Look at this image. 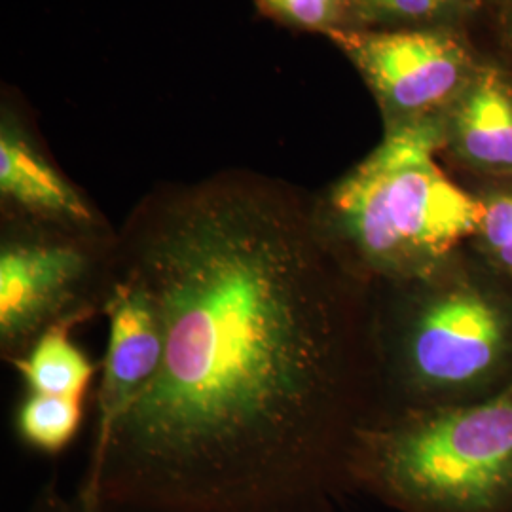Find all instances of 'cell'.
<instances>
[{"label":"cell","instance_id":"cell-15","mask_svg":"<svg viewBox=\"0 0 512 512\" xmlns=\"http://www.w3.org/2000/svg\"><path fill=\"white\" fill-rule=\"evenodd\" d=\"M25 512H141L129 511L122 507H112L103 501L92 499L86 494H82L78 488L74 492H65L57 478H50L46 484L40 486L33 501Z\"/></svg>","mask_w":512,"mask_h":512},{"label":"cell","instance_id":"cell-1","mask_svg":"<svg viewBox=\"0 0 512 512\" xmlns=\"http://www.w3.org/2000/svg\"><path fill=\"white\" fill-rule=\"evenodd\" d=\"M164 359L78 490L141 512H334L380 416L372 289L311 200L253 175L165 190L118 234Z\"/></svg>","mask_w":512,"mask_h":512},{"label":"cell","instance_id":"cell-8","mask_svg":"<svg viewBox=\"0 0 512 512\" xmlns=\"http://www.w3.org/2000/svg\"><path fill=\"white\" fill-rule=\"evenodd\" d=\"M439 154L461 183L512 179V74L488 57L440 116Z\"/></svg>","mask_w":512,"mask_h":512},{"label":"cell","instance_id":"cell-3","mask_svg":"<svg viewBox=\"0 0 512 512\" xmlns=\"http://www.w3.org/2000/svg\"><path fill=\"white\" fill-rule=\"evenodd\" d=\"M439 152L440 118L385 131L365 160L311 200L319 236L366 287L425 272L475 236L480 203Z\"/></svg>","mask_w":512,"mask_h":512},{"label":"cell","instance_id":"cell-14","mask_svg":"<svg viewBox=\"0 0 512 512\" xmlns=\"http://www.w3.org/2000/svg\"><path fill=\"white\" fill-rule=\"evenodd\" d=\"M260 4L294 27L325 37L366 29L355 0H260Z\"/></svg>","mask_w":512,"mask_h":512},{"label":"cell","instance_id":"cell-4","mask_svg":"<svg viewBox=\"0 0 512 512\" xmlns=\"http://www.w3.org/2000/svg\"><path fill=\"white\" fill-rule=\"evenodd\" d=\"M351 475L355 492L397 512H512V385L380 416L357 440Z\"/></svg>","mask_w":512,"mask_h":512},{"label":"cell","instance_id":"cell-10","mask_svg":"<svg viewBox=\"0 0 512 512\" xmlns=\"http://www.w3.org/2000/svg\"><path fill=\"white\" fill-rule=\"evenodd\" d=\"M76 321H61L44 330L37 342L10 365L27 393L54 397H88L97 365L74 344Z\"/></svg>","mask_w":512,"mask_h":512},{"label":"cell","instance_id":"cell-11","mask_svg":"<svg viewBox=\"0 0 512 512\" xmlns=\"http://www.w3.org/2000/svg\"><path fill=\"white\" fill-rule=\"evenodd\" d=\"M366 29H456L475 35L486 0H355Z\"/></svg>","mask_w":512,"mask_h":512},{"label":"cell","instance_id":"cell-9","mask_svg":"<svg viewBox=\"0 0 512 512\" xmlns=\"http://www.w3.org/2000/svg\"><path fill=\"white\" fill-rule=\"evenodd\" d=\"M0 198L4 219L71 232L107 234L92 203L21 131L4 122L0 131Z\"/></svg>","mask_w":512,"mask_h":512},{"label":"cell","instance_id":"cell-12","mask_svg":"<svg viewBox=\"0 0 512 512\" xmlns=\"http://www.w3.org/2000/svg\"><path fill=\"white\" fill-rule=\"evenodd\" d=\"M86 414V399L27 393L16 414L19 439L46 456H57L76 439Z\"/></svg>","mask_w":512,"mask_h":512},{"label":"cell","instance_id":"cell-16","mask_svg":"<svg viewBox=\"0 0 512 512\" xmlns=\"http://www.w3.org/2000/svg\"><path fill=\"white\" fill-rule=\"evenodd\" d=\"M475 38L490 61L512 74V8L488 12Z\"/></svg>","mask_w":512,"mask_h":512},{"label":"cell","instance_id":"cell-7","mask_svg":"<svg viewBox=\"0 0 512 512\" xmlns=\"http://www.w3.org/2000/svg\"><path fill=\"white\" fill-rule=\"evenodd\" d=\"M107 349L99 365L95 395L92 452H99L116 425L154 382L164 359V325L150 298L135 283L120 277L110 294Z\"/></svg>","mask_w":512,"mask_h":512},{"label":"cell","instance_id":"cell-13","mask_svg":"<svg viewBox=\"0 0 512 512\" xmlns=\"http://www.w3.org/2000/svg\"><path fill=\"white\" fill-rule=\"evenodd\" d=\"M480 203L469 247L512 281V179L463 183Z\"/></svg>","mask_w":512,"mask_h":512},{"label":"cell","instance_id":"cell-6","mask_svg":"<svg viewBox=\"0 0 512 512\" xmlns=\"http://www.w3.org/2000/svg\"><path fill=\"white\" fill-rule=\"evenodd\" d=\"M363 76L385 131L439 120L486 61L456 29H357L329 37Z\"/></svg>","mask_w":512,"mask_h":512},{"label":"cell","instance_id":"cell-5","mask_svg":"<svg viewBox=\"0 0 512 512\" xmlns=\"http://www.w3.org/2000/svg\"><path fill=\"white\" fill-rule=\"evenodd\" d=\"M118 234L10 222L0 239V357L19 359L61 321L103 315L116 283Z\"/></svg>","mask_w":512,"mask_h":512},{"label":"cell","instance_id":"cell-17","mask_svg":"<svg viewBox=\"0 0 512 512\" xmlns=\"http://www.w3.org/2000/svg\"><path fill=\"white\" fill-rule=\"evenodd\" d=\"M486 4H488V12L512 8V0H486Z\"/></svg>","mask_w":512,"mask_h":512},{"label":"cell","instance_id":"cell-2","mask_svg":"<svg viewBox=\"0 0 512 512\" xmlns=\"http://www.w3.org/2000/svg\"><path fill=\"white\" fill-rule=\"evenodd\" d=\"M372 338L380 416L494 397L512 385V281L465 245L374 287Z\"/></svg>","mask_w":512,"mask_h":512}]
</instances>
